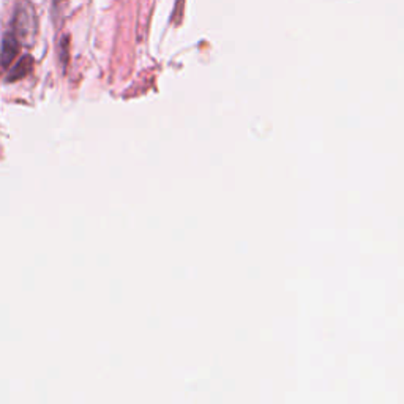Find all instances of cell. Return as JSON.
Returning <instances> with one entry per match:
<instances>
[{
  "label": "cell",
  "instance_id": "1",
  "mask_svg": "<svg viewBox=\"0 0 404 404\" xmlns=\"http://www.w3.org/2000/svg\"><path fill=\"white\" fill-rule=\"evenodd\" d=\"M18 51H19V41L16 40V36L9 34L5 36L2 44V65L9 66L13 62V59L18 56Z\"/></svg>",
  "mask_w": 404,
  "mask_h": 404
},
{
  "label": "cell",
  "instance_id": "2",
  "mask_svg": "<svg viewBox=\"0 0 404 404\" xmlns=\"http://www.w3.org/2000/svg\"><path fill=\"white\" fill-rule=\"evenodd\" d=\"M31 70H32V59L29 56H24L19 61V64L11 70L9 81H16V79L24 78V76H27Z\"/></svg>",
  "mask_w": 404,
  "mask_h": 404
}]
</instances>
